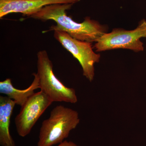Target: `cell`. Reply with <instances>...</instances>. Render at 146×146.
I'll use <instances>...</instances> for the list:
<instances>
[{
  "instance_id": "6da1fadb",
  "label": "cell",
  "mask_w": 146,
  "mask_h": 146,
  "mask_svg": "<svg viewBox=\"0 0 146 146\" xmlns=\"http://www.w3.org/2000/svg\"><path fill=\"white\" fill-rule=\"evenodd\" d=\"M73 4H56L46 6L29 18L46 21H54L55 25L50 27V31H60L67 33L73 38L84 41L96 42L98 39L107 33L106 26L86 17L84 21L78 23L68 16L66 11L70 9Z\"/></svg>"
},
{
  "instance_id": "7a4b0ae2",
  "label": "cell",
  "mask_w": 146,
  "mask_h": 146,
  "mask_svg": "<svg viewBox=\"0 0 146 146\" xmlns=\"http://www.w3.org/2000/svg\"><path fill=\"white\" fill-rule=\"evenodd\" d=\"M80 120L77 111L58 105L51 111L49 117L44 120L39 131L37 146H52L59 144L68 138Z\"/></svg>"
},
{
  "instance_id": "3957f363",
  "label": "cell",
  "mask_w": 146,
  "mask_h": 146,
  "mask_svg": "<svg viewBox=\"0 0 146 146\" xmlns=\"http://www.w3.org/2000/svg\"><path fill=\"white\" fill-rule=\"evenodd\" d=\"M36 73L39 78V89L53 102L75 104L78 98L75 90L65 85L55 75L53 64L45 50L37 54Z\"/></svg>"
},
{
  "instance_id": "277c9868",
  "label": "cell",
  "mask_w": 146,
  "mask_h": 146,
  "mask_svg": "<svg viewBox=\"0 0 146 146\" xmlns=\"http://www.w3.org/2000/svg\"><path fill=\"white\" fill-rule=\"evenodd\" d=\"M146 38V20H141L137 27L132 30L114 29L97 40L94 48L97 52L109 50L123 49L134 52L143 51V43L141 38Z\"/></svg>"
},
{
  "instance_id": "5b68a950",
  "label": "cell",
  "mask_w": 146,
  "mask_h": 146,
  "mask_svg": "<svg viewBox=\"0 0 146 146\" xmlns=\"http://www.w3.org/2000/svg\"><path fill=\"white\" fill-rule=\"evenodd\" d=\"M54 37L78 60L83 76L89 81H93L95 76L94 65L99 62L101 56L94 52L92 43L78 40L60 31H54Z\"/></svg>"
},
{
  "instance_id": "8992f818",
  "label": "cell",
  "mask_w": 146,
  "mask_h": 146,
  "mask_svg": "<svg viewBox=\"0 0 146 146\" xmlns=\"http://www.w3.org/2000/svg\"><path fill=\"white\" fill-rule=\"evenodd\" d=\"M53 102L42 91L35 93L21 106L15 119L18 134L25 137L29 134L35 124Z\"/></svg>"
},
{
  "instance_id": "52a82bcc",
  "label": "cell",
  "mask_w": 146,
  "mask_h": 146,
  "mask_svg": "<svg viewBox=\"0 0 146 146\" xmlns=\"http://www.w3.org/2000/svg\"><path fill=\"white\" fill-rule=\"evenodd\" d=\"M80 0H0V18L12 13L30 17L46 6L56 4H74Z\"/></svg>"
},
{
  "instance_id": "ba28073f",
  "label": "cell",
  "mask_w": 146,
  "mask_h": 146,
  "mask_svg": "<svg viewBox=\"0 0 146 146\" xmlns=\"http://www.w3.org/2000/svg\"><path fill=\"white\" fill-rule=\"evenodd\" d=\"M16 103L7 96H0V145L16 146L9 131L10 120Z\"/></svg>"
},
{
  "instance_id": "9c48e42d",
  "label": "cell",
  "mask_w": 146,
  "mask_h": 146,
  "mask_svg": "<svg viewBox=\"0 0 146 146\" xmlns=\"http://www.w3.org/2000/svg\"><path fill=\"white\" fill-rule=\"evenodd\" d=\"M34 79L28 88L23 90L16 89L13 86L11 80L7 78L0 82V93L6 95L13 100L16 104L21 106L27 101L30 97L35 94L34 91L39 89V78L36 73L33 74Z\"/></svg>"
},
{
  "instance_id": "30bf717a",
  "label": "cell",
  "mask_w": 146,
  "mask_h": 146,
  "mask_svg": "<svg viewBox=\"0 0 146 146\" xmlns=\"http://www.w3.org/2000/svg\"><path fill=\"white\" fill-rule=\"evenodd\" d=\"M57 146H80L73 143L72 141H64L63 142L61 143L58 144V145Z\"/></svg>"
}]
</instances>
